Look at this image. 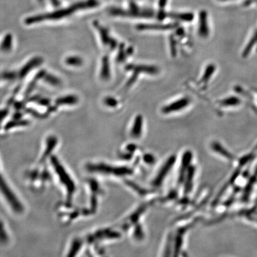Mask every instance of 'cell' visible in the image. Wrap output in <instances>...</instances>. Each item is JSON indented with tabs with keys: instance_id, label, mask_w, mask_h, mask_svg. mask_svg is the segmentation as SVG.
<instances>
[{
	"instance_id": "1",
	"label": "cell",
	"mask_w": 257,
	"mask_h": 257,
	"mask_svg": "<svg viewBox=\"0 0 257 257\" xmlns=\"http://www.w3.org/2000/svg\"><path fill=\"white\" fill-rule=\"evenodd\" d=\"M99 4L100 3L98 0H85V1L79 2V3L71 5L69 8L58 10L53 13L30 17L25 20V23L26 25H32V24L40 23V22L45 21V20H58L66 18V17L70 16L79 10L96 8L99 6Z\"/></svg>"
},
{
	"instance_id": "2",
	"label": "cell",
	"mask_w": 257,
	"mask_h": 257,
	"mask_svg": "<svg viewBox=\"0 0 257 257\" xmlns=\"http://www.w3.org/2000/svg\"><path fill=\"white\" fill-rule=\"evenodd\" d=\"M111 15L115 16L134 17V18H156L159 20H163L168 18V13H164L163 11L155 13L153 10L148 9H140L138 7L133 5L130 10H124L121 9H111L109 12Z\"/></svg>"
},
{
	"instance_id": "3",
	"label": "cell",
	"mask_w": 257,
	"mask_h": 257,
	"mask_svg": "<svg viewBox=\"0 0 257 257\" xmlns=\"http://www.w3.org/2000/svg\"><path fill=\"white\" fill-rule=\"evenodd\" d=\"M1 188L2 192H3V194H4L5 198H6L7 201H8V202L9 203L10 207H12V209H13V211H14L15 212L18 213V214H20V213L23 212V205H22L21 203L20 202V201L18 200V199L16 197V196L15 195V194L13 192V191L10 189L9 186L8 185V184L5 182L4 178H3V177H2Z\"/></svg>"
},
{
	"instance_id": "4",
	"label": "cell",
	"mask_w": 257,
	"mask_h": 257,
	"mask_svg": "<svg viewBox=\"0 0 257 257\" xmlns=\"http://www.w3.org/2000/svg\"><path fill=\"white\" fill-rule=\"evenodd\" d=\"M52 160L54 167H55L56 172H57V175L60 177L61 182H62V184H64L66 188H67L68 195L69 197H71L72 194H73L74 189H75L73 182H72V179L69 178V176L67 175V172L64 170V168H62V166L59 163L58 161L56 160L55 158H52Z\"/></svg>"
},
{
	"instance_id": "5",
	"label": "cell",
	"mask_w": 257,
	"mask_h": 257,
	"mask_svg": "<svg viewBox=\"0 0 257 257\" xmlns=\"http://www.w3.org/2000/svg\"><path fill=\"white\" fill-rule=\"evenodd\" d=\"M94 26L95 27L96 30L99 32L102 45H104V47H108V48L110 49L111 50L116 49V47H117V42L109 35L108 30L101 26L98 22H94Z\"/></svg>"
},
{
	"instance_id": "6",
	"label": "cell",
	"mask_w": 257,
	"mask_h": 257,
	"mask_svg": "<svg viewBox=\"0 0 257 257\" xmlns=\"http://www.w3.org/2000/svg\"><path fill=\"white\" fill-rule=\"evenodd\" d=\"M90 170L99 171V172L104 173L114 174L115 175H130L132 173V170L126 167H110L104 165H96L89 166Z\"/></svg>"
},
{
	"instance_id": "7",
	"label": "cell",
	"mask_w": 257,
	"mask_h": 257,
	"mask_svg": "<svg viewBox=\"0 0 257 257\" xmlns=\"http://www.w3.org/2000/svg\"><path fill=\"white\" fill-rule=\"evenodd\" d=\"M199 35L202 38H207L209 35V22L208 15L206 11H202L199 15V27H198Z\"/></svg>"
},
{
	"instance_id": "8",
	"label": "cell",
	"mask_w": 257,
	"mask_h": 257,
	"mask_svg": "<svg viewBox=\"0 0 257 257\" xmlns=\"http://www.w3.org/2000/svg\"><path fill=\"white\" fill-rule=\"evenodd\" d=\"M177 25H163V24H140L137 26V30L140 31L145 30H155V31H167L176 28Z\"/></svg>"
},
{
	"instance_id": "9",
	"label": "cell",
	"mask_w": 257,
	"mask_h": 257,
	"mask_svg": "<svg viewBox=\"0 0 257 257\" xmlns=\"http://www.w3.org/2000/svg\"><path fill=\"white\" fill-rule=\"evenodd\" d=\"M42 62H43V60H42L41 57H34L30 62H28V63L25 64L23 68H22L21 70L20 71L19 77H20V78H24V77H26L29 72H31L32 69L35 68V67L40 66V64H42Z\"/></svg>"
},
{
	"instance_id": "10",
	"label": "cell",
	"mask_w": 257,
	"mask_h": 257,
	"mask_svg": "<svg viewBox=\"0 0 257 257\" xmlns=\"http://www.w3.org/2000/svg\"><path fill=\"white\" fill-rule=\"evenodd\" d=\"M127 70H133L134 72H143V73L156 74L159 72V69L155 66L151 65H135L130 64L126 67Z\"/></svg>"
},
{
	"instance_id": "11",
	"label": "cell",
	"mask_w": 257,
	"mask_h": 257,
	"mask_svg": "<svg viewBox=\"0 0 257 257\" xmlns=\"http://www.w3.org/2000/svg\"><path fill=\"white\" fill-rule=\"evenodd\" d=\"M175 157H172L170 160L167 161V164H165V165L163 166L162 170L160 171V173L157 175V178L155 179V180H154V185H160L161 182H162V180H163L164 178H165V176L167 175L169 171H170L171 167H172V165H173L174 162H175Z\"/></svg>"
},
{
	"instance_id": "12",
	"label": "cell",
	"mask_w": 257,
	"mask_h": 257,
	"mask_svg": "<svg viewBox=\"0 0 257 257\" xmlns=\"http://www.w3.org/2000/svg\"><path fill=\"white\" fill-rule=\"evenodd\" d=\"M189 104V99L188 98H182L179 100L172 103L170 105L165 106L163 109V112L170 113L172 111H179L182 108L185 107Z\"/></svg>"
},
{
	"instance_id": "13",
	"label": "cell",
	"mask_w": 257,
	"mask_h": 257,
	"mask_svg": "<svg viewBox=\"0 0 257 257\" xmlns=\"http://www.w3.org/2000/svg\"><path fill=\"white\" fill-rule=\"evenodd\" d=\"M100 76L101 78L104 80H107L110 77V66H109V59L107 56H104L101 61Z\"/></svg>"
},
{
	"instance_id": "14",
	"label": "cell",
	"mask_w": 257,
	"mask_h": 257,
	"mask_svg": "<svg viewBox=\"0 0 257 257\" xmlns=\"http://www.w3.org/2000/svg\"><path fill=\"white\" fill-rule=\"evenodd\" d=\"M257 45V30L253 33L252 37L250 39L249 41L246 44V47L243 50L242 56L243 58H246L251 53V51L253 50V47Z\"/></svg>"
},
{
	"instance_id": "15",
	"label": "cell",
	"mask_w": 257,
	"mask_h": 257,
	"mask_svg": "<svg viewBox=\"0 0 257 257\" xmlns=\"http://www.w3.org/2000/svg\"><path fill=\"white\" fill-rule=\"evenodd\" d=\"M168 18L179 21L191 22L192 21L194 16L192 13H168Z\"/></svg>"
},
{
	"instance_id": "16",
	"label": "cell",
	"mask_w": 257,
	"mask_h": 257,
	"mask_svg": "<svg viewBox=\"0 0 257 257\" xmlns=\"http://www.w3.org/2000/svg\"><path fill=\"white\" fill-rule=\"evenodd\" d=\"M142 124H143V121H142L141 116H137L135 119V124L133 130H132V135L133 137L138 138L142 133Z\"/></svg>"
},
{
	"instance_id": "17",
	"label": "cell",
	"mask_w": 257,
	"mask_h": 257,
	"mask_svg": "<svg viewBox=\"0 0 257 257\" xmlns=\"http://www.w3.org/2000/svg\"><path fill=\"white\" fill-rule=\"evenodd\" d=\"M13 47V36L10 34L5 35L3 43H2V50L8 52Z\"/></svg>"
},
{
	"instance_id": "18",
	"label": "cell",
	"mask_w": 257,
	"mask_h": 257,
	"mask_svg": "<svg viewBox=\"0 0 257 257\" xmlns=\"http://www.w3.org/2000/svg\"><path fill=\"white\" fill-rule=\"evenodd\" d=\"M78 99L77 96L69 95L64 96V97L59 98L57 99V104H74L77 102Z\"/></svg>"
},
{
	"instance_id": "19",
	"label": "cell",
	"mask_w": 257,
	"mask_h": 257,
	"mask_svg": "<svg viewBox=\"0 0 257 257\" xmlns=\"http://www.w3.org/2000/svg\"><path fill=\"white\" fill-rule=\"evenodd\" d=\"M65 63L67 65L74 66V67H79L82 65L83 61L80 57H69L65 60Z\"/></svg>"
},
{
	"instance_id": "20",
	"label": "cell",
	"mask_w": 257,
	"mask_h": 257,
	"mask_svg": "<svg viewBox=\"0 0 257 257\" xmlns=\"http://www.w3.org/2000/svg\"><path fill=\"white\" fill-rule=\"evenodd\" d=\"M214 70H215V67H214V65L211 64V65L208 66L207 69L205 70V72H204V76L202 77V82L206 84V83L209 81V79H210L211 76H212Z\"/></svg>"
},
{
	"instance_id": "21",
	"label": "cell",
	"mask_w": 257,
	"mask_h": 257,
	"mask_svg": "<svg viewBox=\"0 0 257 257\" xmlns=\"http://www.w3.org/2000/svg\"><path fill=\"white\" fill-rule=\"evenodd\" d=\"M44 78H45L47 82L52 84V85L57 86L60 84V79L56 77L55 76L52 75V74H46Z\"/></svg>"
},
{
	"instance_id": "22",
	"label": "cell",
	"mask_w": 257,
	"mask_h": 257,
	"mask_svg": "<svg viewBox=\"0 0 257 257\" xmlns=\"http://www.w3.org/2000/svg\"><path fill=\"white\" fill-rule=\"evenodd\" d=\"M126 50L124 51V45L122 44V45H121V46H120L119 53H118L117 55V60L119 61V62H122V61L126 58Z\"/></svg>"
},
{
	"instance_id": "23",
	"label": "cell",
	"mask_w": 257,
	"mask_h": 257,
	"mask_svg": "<svg viewBox=\"0 0 257 257\" xmlns=\"http://www.w3.org/2000/svg\"><path fill=\"white\" fill-rule=\"evenodd\" d=\"M239 101V99H236V98H229V99L222 101V103L224 105H236V103Z\"/></svg>"
},
{
	"instance_id": "24",
	"label": "cell",
	"mask_w": 257,
	"mask_h": 257,
	"mask_svg": "<svg viewBox=\"0 0 257 257\" xmlns=\"http://www.w3.org/2000/svg\"><path fill=\"white\" fill-rule=\"evenodd\" d=\"M17 74L15 72H5L3 74V78L5 79H13L16 77Z\"/></svg>"
},
{
	"instance_id": "25",
	"label": "cell",
	"mask_w": 257,
	"mask_h": 257,
	"mask_svg": "<svg viewBox=\"0 0 257 257\" xmlns=\"http://www.w3.org/2000/svg\"><path fill=\"white\" fill-rule=\"evenodd\" d=\"M168 0H159V7L161 10L165 9L166 5L167 4Z\"/></svg>"
},
{
	"instance_id": "26",
	"label": "cell",
	"mask_w": 257,
	"mask_h": 257,
	"mask_svg": "<svg viewBox=\"0 0 257 257\" xmlns=\"http://www.w3.org/2000/svg\"><path fill=\"white\" fill-rule=\"evenodd\" d=\"M50 2L55 8H58L60 6V0H50Z\"/></svg>"
},
{
	"instance_id": "27",
	"label": "cell",
	"mask_w": 257,
	"mask_h": 257,
	"mask_svg": "<svg viewBox=\"0 0 257 257\" xmlns=\"http://www.w3.org/2000/svg\"><path fill=\"white\" fill-rule=\"evenodd\" d=\"M145 160L148 163H151L152 162H154V157L152 155H147V157H145Z\"/></svg>"
},
{
	"instance_id": "28",
	"label": "cell",
	"mask_w": 257,
	"mask_h": 257,
	"mask_svg": "<svg viewBox=\"0 0 257 257\" xmlns=\"http://www.w3.org/2000/svg\"><path fill=\"white\" fill-rule=\"evenodd\" d=\"M133 53V47H128L127 50H126V56L131 55Z\"/></svg>"
},
{
	"instance_id": "29",
	"label": "cell",
	"mask_w": 257,
	"mask_h": 257,
	"mask_svg": "<svg viewBox=\"0 0 257 257\" xmlns=\"http://www.w3.org/2000/svg\"><path fill=\"white\" fill-rule=\"evenodd\" d=\"M45 0H38L39 3H42Z\"/></svg>"
}]
</instances>
